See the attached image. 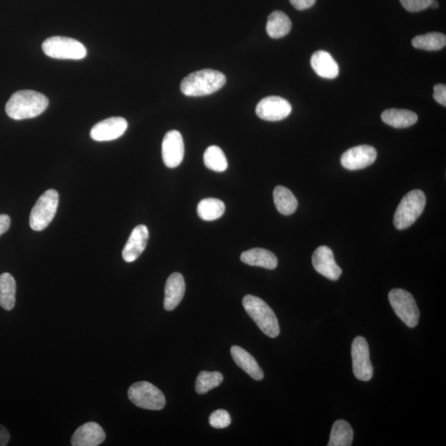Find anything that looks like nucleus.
<instances>
[{"instance_id":"1","label":"nucleus","mask_w":446,"mask_h":446,"mask_svg":"<svg viewBox=\"0 0 446 446\" xmlns=\"http://www.w3.org/2000/svg\"><path fill=\"white\" fill-rule=\"evenodd\" d=\"M48 97L33 91L16 92L8 101L6 107L7 115L15 120L33 118L39 116L48 107Z\"/></svg>"},{"instance_id":"2","label":"nucleus","mask_w":446,"mask_h":446,"mask_svg":"<svg viewBox=\"0 0 446 446\" xmlns=\"http://www.w3.org/2000/svg\"><path fill=\"white\" fill-rule=\"evenodd\" d=\"M226 82V76L222 72L205 69L187 76L183 80L180 89L186 96H205L219 91Z\"/></svg>"},{"instance_id":"3","label":"nucleus","mask_w":446,"mask_h":446,"mask_svg":"<svg viewBox=\"0 0 446 446\" xmlns=\"http://www.w3.org/2000/svg\"><path fill=\"white\" fill-rule=\"evenodd\" d=\"M242 304L248 315L256 322L259 328L268 337H277L280 328L277 317L264 300L253 295L245 296Z\"/></svg>"},{"instance_id":"4","label":"nucleus","mask_w":446,"mask_h":446,"mask_svg":"<svg viewBox=\"0 0 446 446\" xmlns=\"http://www.w3.org/2000/svg\"><path fill=\"white\" fill-rule=\"evenodd\" d=\"M426 195L420 189H414L407 193L402 198L395 212L394 227L398 230H405L413 225L422 215L426 207Z\"/></svg>"},{"instance_id":"5","label":"nucleus","mask_w":446,"mask_h":446,"mask_svg":"<svg viewBox=\"0 0 446 446\" xmlns=\"http://www.w3.org/2000/svg\"><path fill=\"white\" fill-rule=\"evenodd\" d=\"M59 205L57 190L48 189L38 198L30 214V227L33 231L44 230L53 222Z\"/></svg>"},{"instance_id":"6","label":"nucleus","mask_w":446,"mask_h":446,"mask_svg":"<svg viewBox=\"0 0 446 446\" xmlns=\"http://www.w3.org/2000/svg\"><path fill=\"white\" fill-rule=\"evenodd\" d=\"M46 56L61 59H82L86 57L87 50L82 42L66 37H52L42 44Z\"/></svg>"},{"instance_id":"7","label":"nucleus","mask_w":446,"mask_h":446,"mask_svg":"<svg viewBox=\"0 0 446 446\" xmlns=\"http://www.w3.org/2000/svg\"><path fill=\"white\" fill-rule=\"evenodd\" d=\"M129 398L134 405L147 410L163 409L165 403V395L155 385L149 382H138L129 389Z\"/></svg>"},{"instance_id":"8","label":"nucleus","mask_w":446,"mask_h":446,"mask_svg":"<svg viewBox=\"0 0 446 446\" xmlns=\"http://www.w3.org/2000/svg\"><path fill=\"white\" fill-rule=\"evenodd\" d=\"M389 300L397 316L405 324L414 328L418 326L420 312L413 295L402 288H394L389 292Z\"/></svg>"},{"instance_id":"9","label":"nucleus","mask_w":446,"mask_h":446,"mask_svg":"<svg viewBox=\"0 0 446 446\" xmlns=\"http://www.w3.org/2000/svg\"><path fill=\"white\" fill-rule=\"evenodd\" d=\"M351 355L353 373L356 379L364 382L371 380L373 369L366 340L362 337L355 338L352 343Z\"/></svg>"},{"instance_id":"10","label":"nucleus","mask_w":446,"mask_h":446,"mask_svg":"<svg viewBox=\"0 0 446 446\" xmlns=\"http://www.w3.org/2000/svg\"><path fill=\"white\" fill-rule=\"evenodd\" d=\"M292 106L288 100L279 96H269L257 106V116L270 122L281 121L290 115Z\"/></svg>"},{"instance_id":"11","label":"nucleus","mask_w":446,"mask_h":446,"mask_svg":"<svg viewBox=\"0 0 446 446\" xmlns=\"http://www.w3.org/2000/svg\"><path fill=\"white\" fill-rule=\"evenodd\" d=\"M185 156V143L180 131L172 130L165 134L162 142V158L168 168H176Z\"/></svg>"},{"instance_id":"12","label":"nucleus","mask_w":446,"mask_h":446,"mask_svg":"<svg viewBox=\"0 0 446 446\" xmlns=\"http://www.w3.org/2000/svg\"><path fill=\"white\" fill-rule=\"evenodd\" d=\"M377 151L375 147L361 145L349 149L342 156L341 163L344 168L350 171L364 169L375 162Z\"/></svg>"},{"instance_id":"13","label":"nucleus","mask_w":446,"mask_h":446,"mask_svg":"<svg viewBox=\"0 0 446 446\" xmlns=\"http://www.w3.org/2000/svg\"><path fill=\"white\" fill-rule=\"evenodd\" d=\"M126 119L120 117H113L97 122L92 127L91 137L96 142L113 141L125 133L127 129Z\"/></svg>"},{"instance_id":"14","label":"nucleus","mask_w":446,"mask_h":446,"mask_svg":"<svg viewBox=\"0 0 446 446\" xmlns=\"http://www.w3.org/2000/svg\"><path fill=\"white\" fill-rule=\"evenodd\" d=\"M313 266L317 273L331 280L339 279L342 274L341 268L335 261L333 250L328 246L322 245L313 254Z\"/></svg>"},{"instance_id":"15","label":"nucleus","mask_w":446,"mask_h":446,"mask_svg":"<svg viewBox=\"0 0 446 446\" xmlns=\"http://www.w3.org/2000/svg\"><path fill=\"white\" fill-rule=\"evenodd\" d=\"M149 240V231L145 225L136 227L122 250V258L126 262L137 260L145 250Z\"/></svg>"},{"instance_id":"16","label":"nucleus","mask_w":446,"mask_h":446,"mask_svg":"<svg viewBox=\"0 0 446 446\" xmlns=\"http://www.w3.org/2000/svg\"><path fill=\"white\" fill-rule=\"evenodd\" d=\"M106 434L103 428L96 422H87L80 427L71 438L73 446H97L103 443Z\"/></svg>"},{"instance_id":"17","label":"nucleus","mask_w":446,"mask_h":446,"mask_svg":"<svg viewBox=\"0 0 446 446\" xmlns=\"http://www.w3.org/2000/svg\"><path fill=\"white\" fill-rule=\"evenodd\" d=\"M185 294V282L180 273H174L167 279L165 288L164 307L173 311L181 303Z\"/></svg>"},{"instance_id":"18","label":"nucleus","mask_w":446,"mask_h":446,"mask_svg":"<svg viewBox=\"0 0 446 446\" xmlns=\"http://www.w3.org/2000/svg\"><path fill=\"white\" fill-rule=\"evenodd\" d=\"M311 66L314 71L322 78L335 79L339 75L337 62L325 50H317L313 55Z\"/></svg>"},{"instance_id":"19","label":"nucleus","mask_w":446,"mask_h":446,"mask_svg":"<svg viewBox=\"0 0 446 446\" xmlns=\"http://www.w3.org/2000/svg\"><path fill=\"white\" fill-rule=\"evenodd\" d=\"M231 354L235 363L254 380L264 379V373L257 360L248 351L240 346L232 347Z\"/></svg>"},{"instance_id":"20","label":"nucleus","mask_w":446,"mask_h":446,"mask_svg":"<svg viewBox=\"0 0 446 446\" xmlns=\"http://www.w3.org/2000/svg\"><path fill=\"white\" fill-rule=\"evenodd\" d=\"M241 261L252 266L266 268L274 270L278 266L277 257L270 250L262 248H254L246 250L241 254Z\"/></svg>"},{"instance_id":"21","label":"nucleus","mask_w":446,"mask_h":446,"mask_svg":"<svg viewBox=\"0 0 446 446\" xmlns=\"http://www.w3.org/2000/svg\"><path fill=\"white\" fill-rule=\"evenodd\" d=\"M382 120L395 129H406L415 124L418 116L410 110L390 109L382 113Z\"/></svg>"},{"instance_id":"22","label":"nucleus","mask_w":446,"mask_h":446,"mask_svg":"<svg viewBox=\"0 0 446 446\" xmlns=\"http://www.w3.org/2000/svg\"><path fill=\"white\" fill-rule=\"evenodd\" d=\"M292 23L290 18L282 11H275L268 18L266 32L275 39L288 35L291 31Z\"/></svg>"},{"instance_id":"23","label":"nucleus","mask_w":446,"mask_h":446,"mask_svg":"<svg viewBox=\"0 0 446 446\" xmlns=\"http://www.w3.org/2000/svg\"><path fill=\"white\" fill-rule=\"evenodd\" d=\"M273 195L275 207L280 214L286 216L294 214L299 203L290 189L279 185L275 189Z\"/></svg>"},{"instance_id":"24","label":"nucleus","mask_w":446,"mask_h":446,"mask_svg":"<svg viewBox=\"0 0 446 446\" xmlns=\"http://www.w3.org/2000/svg\"><path fill=\"white\" fill-rule=\"evenodd\" d=\"M16 301V282L10 273L0 275V306L7 311L15 308Z\"/></svg>"},{"instance_id":"25","label":"nucleus","mask_w":446,"mask_h":446,"mask_svg":"<svg viewBox=\"0 0 446 446\" xmlns=\"http://www.w3.org/2000/svg\"><path fill=\"white\" fill-rule=\"evenodd\" d=\"M354 431L351 425L344 420L335 422L331 430L328 446H351Z\"/></svg>"},{"instance_id":"26","label":"nucleus","mask_w":446,"mask_h":446,"mask_svg":"<svg viewBox=\"0 0 446 446\" xmlns=\"http://www.w3.org/2000/svg\"><path fill=\"white\" fill-rule=\"evenodd\" d=\"M225 210L226 207L223 201L218 198H208L199 202L197 212L199 218L210 222L220 219L224 214Z\"/></svg>"},{"instance_id":"27","label":"nucleus","mask_w":446,"mask_h":446,"mask_svg":"<svg viewBox=\"0 0 446 446\" xmlns=\"http://www.w3.org/2000/svg\"><path fill=\"white\" fill-rule=\"evenodd\" d=\"M411 44L416 49L425 50H439L446 45L445 34L440 32H431L425 35L416 36L411 41Z\"/></svg>"},{"instance_id":"28","label":"nucleus","mask_w":446,"mask_h":446,"mask_svg":"<svg viewBox=\"0 0 446 446\" xmlns=\"http://www.w3.org/2000/svg\"><path fill=\"white\" fill-rule=\"evenodd\" d=\"M203 161L207 169L216 172H223L228 167L226 156L222 149L216 146L208 147L203 155Z\"/></svg>"},{"instance_id":"29","label":"nucleus","mask_w":446,"mask_h":446,"mask_svg":"<svg viewBox=\"0 0 446 446\" xmlns=\"http://www.w3.org/2000/svg\"><path fill=\"white\" fill-rule=\"evenodd\" d=\"M223 381V376L219 372L202 371L197 378L195 389L198 394H205L219 387Z\"/></svg>"},{"instance_id":"30","label":"nucleus","mask_w":446,"mask_h":446,"mask_svg":"<svg viewBox=\"0 0 446 446\" xmlns=\"http://www.w3.org/2000/svg\"><path fill=\"white\" fill-rule=\"evenodd\" d=\"M230 414L226 410L219 409L214 411L210 416L211 426L216 429H224L230 426Z\"/></svg>"},{"instance_id":"31","label":"nucleus","mask_w":446,"mask_h":446,"mask_svg":"<svg viewBox=\"0 0 446 446\" xmlns=\"http://www.w3.org/2000/svg\"><path fill=\"white\" fill-rule=\"evenodd\" d=\"M431 0H400V3L406 10L416 12L426 10L430 7Z\"/></svg>"},{"instance_id":"32","label":"nucleus","mask_w":446,"mask_h":446,"mask_svg":"<svg viewBox=\"0 0 446 446\" xmlns=\"http://www.w3.org/2000/svg\"><path fill=\"white\" fill-rule=\"evenodd\" d=\"M434 97L435 100L437 103H439L441 105H443L444 107L446 106V86L445 84H436L434 86Z\"/></svg>"},{"instance_id":"33","label":"nucleus","mask_w":446,"mask_h":446,"mask_svg":"<svg viewBox=\"0 0 446 446\" xmlns=\"http://www.w3.org/2000/svg\"><path fill=\"white\" fill-rule=\"evenodd\" d=\"M292 6L297 10H305L315 4L316 0H290Z\"/></svg>"},{"instance_id":"34","label":"nucleus","mask_w":446,"mask_h":446,"mask_svg":"<svg viewBox=\"0 0 446 446\" xmlns=\"http://www.w3.org/2000/svg\"><path fill=\"white\" fill-rule=\"evenodd\" d=\"M11 220L6 214L0 215V236L6 233L10 227Z\"/></svg>"},{"instance_id":"35","label":"nucleus","mask_w":446,"mask_h":446,"mask_svg":"<svg viewBox=\"0 0 446 446\" xmlns=\"http://www.w3.org/2000/svg\"><path fill=\"white\" fill-rule=\"evenodd\" d=\"M10 440V434L6 427L0 425V446H6Z\"/></svg>"},{"instance_id":"36","label":"nucleus","mask_w":446,"mask_h":446,"mask_svg":"<svg viewBox=\"0 0 446 446\" xmlns=\"http://www.w3.org/2000/svg\"><path fill=\"white\" fill-rule=\"evenodd\" d=\"M430 7L431 8H437L439 7V3L438 2L436 1V0H431V2L430 3Z\"/></svg>"}]
</instances>
